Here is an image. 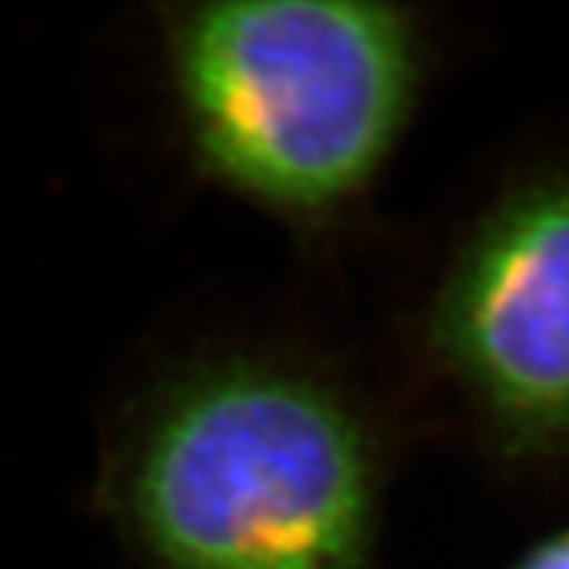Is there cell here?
<instances>
[{
    "label": "cell",
    "instance_id": "cell-1",
    "mask_svg": "<svg viewBox=\"0 0 569 569\" xmlns=\"http://www.w3.org/2000/svg\"><path fill=\"white\" fill-rule=\"evenodd\" d=\"M149 13L193 156L295 212L361 197L443 67L430 0H152Z\"/></svg>",
    "mask_w": 569,
    "mask_h": 569
},
{
    "label": "cell",
    "instance_id": "cell-2",
    "mask_svg": "<svg viewBox=\"0 0 569 569\" xmlns=\"http://www.w3.org/2000/svg\"><path fill=\"white\" fill-rule=\"evenodd\" d=\"M380 459L336 389L228 370L178 396L142 443L133 509L171 569H367Z\"/></svg>",
    "mask_w": 569,
    "mask_h": 569
},
{
    "label": "cell",
    "instance_id": "cell-3",
    "mask_svg": "<svg viewBox=\"0 0 569 569\" xmlns=\"http://www.w3.org/2000/svg\"><path fill=\"white\" fill-rule=\"evenodd\" d=\"M425 348L497 466L569 471V162L516 171L475 216Z\"/></svg>",
    "mask_w": 569,
    "mask_h": 569
},
{
    "label": "cell",
    "instance_id": "cell-4",
    "mask_svg": "<svg viewBox=\"0 0 569 569\" xmlns=\"http://www.w3.org/2000/svg\"><path fill=\"white\" fill-rule=\"evenodd\" d=\"M509 569H569V529L538 538L512 560Z\"/></svg>",
    "mask_w": 569,
    "mask_h": 569
}]
</instances>
